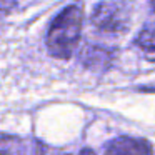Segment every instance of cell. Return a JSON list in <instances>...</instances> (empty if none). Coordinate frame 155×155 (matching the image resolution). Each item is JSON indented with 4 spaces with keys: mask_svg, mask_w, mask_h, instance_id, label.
I'll use <instances>...</instances> for the list:
<instances>
[{
    "mask_svg": "<svg viewBox=\"0 0 155 155\" xmlns=\"http://www.w3.org/2000/svg\"><path fill=\"white\" fill-rule=\"evenodd\" d=\"M82 8L77 4L65 7L54 18L47 32V48L52 57L67 60L74 55L82 34Z\"/></svg>",
    "mask_w": 155,
    "mask_h": 155,
    "instance_id": "cell-1",
    "label": "cell"
},
{
    "mask_svg": "<svg viewBox=\"0 0 155 155\" xmlns=\"http://www.w3.org/2000/svg\"><path fill=\"white\" fill-rule=\"evenodd\" d=\"M132 7L125 0H105L94 8L92 24L105 34H124L128 30Z\"/></svg>",
    "mask_w": 155,
    "mask_h": 155,
    "instance_id": "cell-2",
    "label": "cell"
},
{
    "mask_svg": "<svg viewBox=\"0 0 155 155\" xmlns=\"http://www.w3.org/2000/svg\"><path fill=\"white\" fill-rule=\"evenodd\" d=\"M14 5H15V0H2V12H4V14H8Z\"/></svg>",
    "mask_w": 155,
    "mask_h": 155,
    "instance_id": "cell-6",
    "label": "cell"
},
{
    "mask_svg": "<svg viewBox=\"0 0 155 155\" xmlns=\"http://www.w3.org/2000/svg\"><path fill=\"white\" fill-rule=\"evenodd\" d=\"M153 17H155V14H153ZM135 44L145 54V57L148 60L155 62V18L140 30V34L137 35Z\"/></svg>",
    "mask_w": 155,
    "mask_h": 155,
    "instance_id": "cell-5",
    "label": "cell"
},
{
    "mask_svg": "<svg viewBox=\"0 0 155 155\" xmlns=\"http://www.w3.org/2000/svg\"><path fill=\"white\" fill-rule=\"evenodd\" d=\"M114 60V52L98 45H87L80 54V62L85 68L95 72L107 70Z\"/></svg>",
    "mask_w": 155,
    "mask_h": 155,
    "instance_id": "cell-4",
    "label": "cell"
},
{
    "mask_svg": "<svg viewBox=\"0 0 155 155\" xmlns=\"http://www.w3.org/2000/svg\"><path fill=\"white\" fill-rule=\"evenodd\" d=\"M104 155H153V147L147 138L122 135L105 147Z\"/></svg>",
    "mask_w": 155,
    "mask_h": 155,
    "instance_id": "cell-3",
    "label": "cell"
},
{
    "mask_svg": "<svg viewBox=\"0 0 155 155\" xmlns=\"http://www.w3.org/2000/svg\"><path fill=\"white\" fill-rule=\"evenodd\" d=\"M62 155H95V152L92 148H82L78 153H62Z\"/></svg>",
    "mask_w": 155,
    "mask_h": 155,
    "instance_id": "cell-7",
    "label": "cell"
}]
</instances>
